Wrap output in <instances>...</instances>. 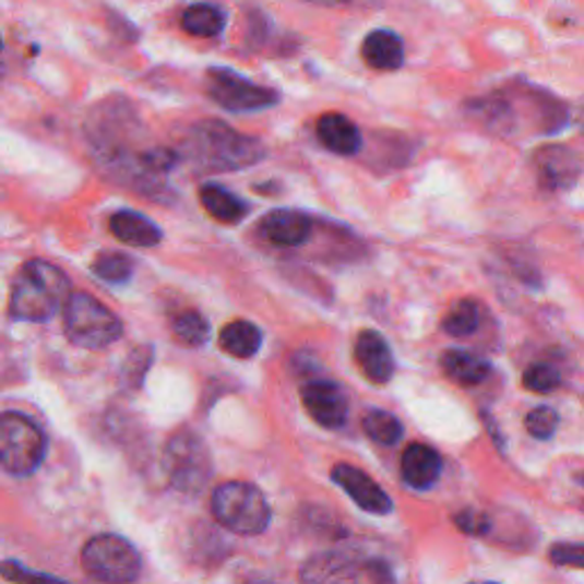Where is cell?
Masks as SVG:
<instances>
[{
  "label": "cell",
  "mask_w": 584,
  "mask_h": 584,
  "mask_svg": "<svg viewBox=\"0 0 584 584\" xmlns=\"http://www.w3.org/2000/svg\"><path fill=\"white\" fill-rule=\"evenodd\" d=\"M454 523L456 527H460L462 532H466V535H473V537H481L487 535V532L491 529V521L485 512H477V510H464L454 516Z\"/></svg>",
  "instance_id": "obj_31"
},
{
  "label": "cell",
  "mask_w": 584,
  "mask_h": 584,
  "mask_svg": "<svg viewBox=\"0 0 584 584\" xmlns=\"http://www.w3.org/2000/svg\"><path fill=\"white\" fill-rule=\"evenodd\" d=\"M3 577L10 582H16V584H69L60 577L46 575V573H35L31 569H25L23 564L10 562V560L3 564Z\"/></svg>",
  "instance_id": "obj_29"
},
{
  "label": "cell",
  "mask_w": 584,
  "mask_h": 584,
  "mask_svg": "<svg viewBox=\"0 0 584 584\" xmlns=\"http://www.w3.org/2000/svg\"><path fill=\"white\" fill-rule=\"evenodd\" d=\"M363 60L379 71H395L404 64V44L391 31H374L363 39Z\"/></svg>",
  "instance_id": "obj_18"
},
{
  "label": "cell",
  "mask_w": 584,
  "mask_h": 584,
  "mask_svg": "<svg viewBox=\"0 0 584 584\" xmlns=\"http://www.w3.org/2000/svg\"><path fill=\"white\" fill-rule=\"evenodd\" d=\"M46 454L44 431L25 416L5 412L0 418V464L10 473L25 477L39 468Z\"/></svg>",
  "instance_id": "obj_7"
},
{
  "label": "cell",
  "mask_w": 584,
  "mask_h": 584,
  "mask_svg": "<svg viewBox=\"0 0 584 584\" xmlns=\"http://www.w3.org/2000/svg\"><path fill=\"white\" fill-rule=\"evenodd\" d=\"M148 363H151V347H142V349H138V351L133 354V357H131V361L126 363V366H129V368H126V372H129L131 382H133V374H135V386L142 382L144 372L148 370Z\"/></svg>",
  "instance_id": "obj_32"
},
{
  "label": "cell",
  "mask_w": 584,
  "mask_h": 584,
  "mask_svg": "<svg viewBox=\"0 0 584 584\" xmlns=\"http://www.w3.org/2000/svg\"><path fill=\"white\" fill-rule=\"evenodd\" d=\"M211 510L224 529L240 537L263 535L272 521L265 496L249 481H224L211 498Z\"/></svg>",
  "instance_id": "obj_3"
},
{
  "label": "cell",
  "mask_w": 584,
  "mask_h": 584,
  "mask_svg": "<svg viewBox=\"0 0 584 584\" xmlns=\"http://www.w3.org/2000/svg\"><path fill=\"white\" fill-rule=\"evenodd\" d=\"M90 577L104 584H133L142 573L138 548L117 535H98L90 539L81 555Z\"/></svg>",
  "instance_id": "obj_6"
},
{
  "label": "cell",
  "mask_w": 584,
  "mask_h": 584,
  "mask_svg": "<svg viewBox=\"0 0 584 584\" xmlns=\"http://www.w3.org/2000/svg\"><path fill=\"white\" fill-rule=\"evenodd\" d=\"M315 133L320 142L338 156H357L363 148L359 126L341 112H324L315 123Z\"/></svg>",
  "instance_id": "obj_16"
},
{
  "label": "cell",
  "mask_w": 584,
  "mask_h": 584,
  "mask_svg": "<svg viewBox=\"0 0 584 584\" xmlns=\"http://www.w3.org/2000/svg\"><path fill=\"white\" fill-rule=\"evenodd\" d=\"M199 201L201 206L206 208V213L222 224H238L249 215L247 203L217 183L201 186Z\"/></svg>",
  "instance_id": "obj_19"
},
{
  "label": "cell",
  "mask_w": 584,
  "mask_h": 584,
  "mask_svg": "<svg viewBox=\"0 0 584 584\" xmlns=\"http://www.w3.org/2000/svg\"><path fill=\"white\" fill-rule=\"evenodd\" d=\"M443 470L441 454L425 443H412L402 454V479L416 491H427L439 481Z\"/></svg>",
  "instance_id": "obj_14"
},
{
  "label": "cell",
  "mask_w": 584,
  "mask_h": 584,
  "mask_svg": "<svg viewBox=\"0 0 584 584\" xmlns=\"http://www.w3.org/2000/svg\"><path fill=\"white\" fill-rule=\"evenodd\" d=\"M479 303L475 299H460L443 318V332L454 338H466L479 326Z\"/></svg>",
  "instance_id": "obj_23"
},
{
  "label": "cell",
  "mask_w": 584,
  "mask_h": 584,
  "mask_svg": "<svg viewBox=\"0 0 584 584\" xmlns=\"http://www.w3.org/2000/svg\"><path fill=\"white\" fill-rule=\"evenodd\" d=\"M332 477L336 485L361 506L363 512H370L377 516L393 512V500L389 498V493L361 468L349 466V464H336L332 470Z\"/></svg>",
  "instance_id": "obj_11"
},
{
  "label": "cell",
  "mask_w": 584,
  "mask_h": 584,
  "mask_svg": "<svg viewBox=\"0 0 584 584\" xmlns=\"http://www.w3.org/2000/svg\"><path fill=\"white\" fill-rule=\"evenodd\" d=\"M247 584H274V582H270V580H251Z\"/></svg>",
  "instance_id": "obj_35"
},
{
  "label": "cell",
  "mask_w": 584,
  "mask_h": 584,
  "mask_svg": "<svg viewBox=\"0 0 584 584\" xmlns=\"http://www.w3.org/2000/svg\"><path fill=\"white\" fill-rule=\"evenodd\" d=\"M263 345V334L249 320L228 322L219 332V347L236 359H251Z\"/></svg>",
  "instance_id": "obj_21"
},
{
  "label": "cell",
  "mask_w": 584,
  "mask_h": 584,
  "mask_svg": "<svg viewBox=\"0 0 584 584\" xmlns=\"http://www.w3.org/2000/svg\"><path fill=\"white\" fill-rule=\"evenodd\" d=\"M557 425H560V416L550 406H539V409L529 412L525 418V429L535 439H550L557 431Z\"/></svg>",
  "instance_id": "obj_28"
},
{
  "label": "cell",
  "mask_w": 584,
  "mask_h": 584,
  "mask_svg": "<svg viewBox=\"0 0 584 584\" xmlns=\"http://www.w3.org/2000/svg\"><path fill=\"white\" fill-rule=\"evenodd\" d=\"M301 402L307 406L311 418L326 427L338 429L345 425L349 414V400L341 384L326 382V379H315L301 389Z\"/></svg>",
  "instance_id": "obj_10"
},
{
  "label": "cell",
  "mask_w": 584,
  "mask_h": 584,
  "mask_svg": "<svg viewBox=\"0 0 584 584\" xmlns=\"http://www.w3.org/2000/svg\"><path fill=\"white\" fill-rule=\"evenodd\" d=\"M580 481H582V485H584V477H580Z\"/></svg>",
  "instance_id": "obj_37"
},
{
  "label": "cell",
  "mask_w": 584,
  "mask_h": 584,
  "mask_svg": "<svg viewBox=\"0 0 584 584\" xmlns=\"http://www.w3.org/2000/svg\"><path fill=\"white\" fill-rule=\"evenodd\" d=\"M261 234L274 247H299L313 234L311 217L299 211H272L261 222Z\"/></svg>",
  "instance_id": "obj_15"
},
{
  "label": "cell",
  "mask_w": 584,
  "mask_h": 584,
  "mask_svg": "<svg viewBox=\"0 0 584 584\" xmlns=\"http://www.w3.org/2000/svg\"><path fill=\"white\" fill-rule=\"evenodd\" d=\"M265 154L259 138L242 135L217 119L192 126L183 144V158L203 171L245 169L261 163Z\"/></svg>",
  "instance_id": "obj_1"
},
{
  "label": "cell",
  "mask_w": 584,
  "mask_h": 584,
  "mask_svg": "<svg viewBox=\"0 0 584 584\" xmlns=\"http://www.w3.org/2000/svg\"><path fill=\"white\" fill-rule=\"evenodd\" d=\"M354 357H357L361 372L372 384H389L395 374L393 351L386 338L379 332H372V329L359 334L357 345H354Z\"/></svg>",
  "instance_id": "obj_13"
},
{
  "label": "cell",
  "mask_w": 584,
  "mask_h": 584,
  "mask_svg": "<svg viewBox=\"0 0 584 584\" xmlns=\"http://www.w3.org/2000/svg\"><path fill=\"white\" fill-rule=\"evenodd\" d=\"M575 123L584 131V98L580 100L577 108H575Z\"/></svg>",
  "instance_id": "obj_34"
},
{
  "label": "cell",
  "mask_w": 584,
  "mask_h": 584,
  "mask_svg": "<svg viewBox=\"0 0 584 584\" xmlns=\"http://www.w3.org/2000/svg\"><path fill=\"white\" fill-rule=\"evenodd\" d=\"M206 90L215 104L228 112H257L272 108L278 100L274 90L251 83L245 75L222 67L208 69Z\"/></svg>",
  "instance_id": "obj_8"
},
{
  "label": "cell",
  "mask_w": 584,
  "mask_h": 584,
  "mask_svg": "<svg viewBox=\"0 0 584 584\" xmlns=\"http://www.w3.org/2000/svg\"><path fill=\"white\" fill-rule=\"evenodd\" d=\"M92 272L106 284H126L135 272V263L126 253L106 251L92 263Z\"/></svg>",
  "instance_id": "obj_25"
},
{
  "label": "cell",
  "mask_w": 584,
  "mask_h": 584,
  "mask_svg": "<svg viewBox=\"0 0 584 584\" xmlns=\"http://www.w3.org/2000/svg\"><path fill=\"white\" fill-rule=\"evenodd\" d=\"M550 562L557 567L584 569V544H555L550 548Z\"/></svg>",
  "instance_id": "obj_30"
},
{
  "label": "cell",
  "mask_w": 584,
  "mask_h": 584,
  "mask_svg": "<svg viewBox=\"0 0 584 584\" xmlns=\"http://www.w3.org/2000/svg\"><path fill=\"white\" fill-rule=\"evenodd\" d=\"M479 584H498V582H479Z\"/></svg>",
  "instance_id": "obj_36"
},
{
  "label": "cell",
  "mask_w": 584,
  "mask_h": 584,
  "mask_svg": "<svg viewBox=\"0 0 584 584\" xmlns=\"http://www.w3.org/2000/svg\"><path fill=\"white\" fill-rule=\"evenodd\" d=\"M299 580L301 584H361V571L345 552L324 550L303 562Z\"/></svg>",
  "instance_id": "obj_12"
},
{
  "label": "cell",
  "mask_w": 584,
  "mask_h": 584,
  "mask_svg": "<svg viewBox=\"0 0 584 584\" xmlns=\"http://www.w3.org/2000/svg\"><path fill=\"white\" fill-rule=\"evenodd\" d=\"M108 226L110 234L119 242L138 249H148L163 242V231L158 228V224L135 211H117L115 215H110Z\"/></svg>",
  "instance_id": "obj_17"
},
{
  "label": "cell",
  "mask_w": 584,
  "mask_h": 584,
  "mask_svg": "<svg viewBox=\"0 0 584 584\" xmlns=\"http://www.w3.org/2000/svg\"><path fill=\"white\" fill-rule=\"evenodd\" d=\"M71 297L67 274L48 261L25 263L12 284L10 315L23 322H46L53 318Z\"/></svg>",
  "instance_id": "obj_2"
},
{
  "label": "cell",
  "mask_w": 584,
  "mask_h": 584,
  "mask_svg": "<svg viewBox=\"0 0 584 584\" xmlns=\"http://www.w3.org/2000/svg\"><path fill=\"white\" fill-rule=\"evenodd\" d=\"M62 324L69 343L83 349L110 347L123 334V324L117 313L90 293H71L62 309Z\"/></svg>",
  "instance_id": "obj_4"
},
{
  "label": "cell",
  "mask_w": 584,
  "mask_h": 584,
  "mask_svg": "<svg viewBox=\"0 0 584 584\" xmlns=\"http://www.w3.org/2000/svg\"><path fill=\"white\" fill-rule=\"evenodd\" d=\"M560 382H562L560 370L548 363L529 366L523 374V386L532 393H541V395L552 393L557 386H560Z\"/></svg>",
  "instance_id": "obj_27"
},
{
  "label": "cell",
  "mask_w": 584,
  "mask_h": 584,
  "mask_svg": "<svg viewBox=\"0 0 584 584\" xmlns=\"http://www.w3.org/2000/svg\"><path fill=\"white\" fill-rule=\"evenodd\" d=\"M532 163H535L539 186L546 192H564L573 188L584 167L580 154L564 144H546L537 148Z\"/></svg>",
  "instance_id": "obj_9"
},
{
  "label": "cell",
  "mask_w": 584,
  "mask_h": 584,
  "mask_svg": "<svg viewBox=\"0 0 584 584\" xmlns=\"http://www.w3.org/2000/svg\"><path fill=\"white\" fill-rule=\"evenodd\" d=\"M181 25H183V31L192 37L211 39L224 31L226 14L222 8L213 3H194L183 12Z\"/></svg>",
  "instance_id": "obj_22"
},
{
  "label": "cell",
  "mask_w": 584,
  "mask_h": 584,
  "mask_svg": "<svg viewBox=\"0 0 584 584\" xmlns=\"http://www.w3.org/2000/svg\"><path fill=\"white\" fill-rule=\"evenodd\" d=\"M313 3L320 5H368L372 0H313Z\"/></svg>",
  "instance_id": "obj_33"
},
{
  "label": "cell",
  "mask_w": 584,
  "mask_h": 584,
  "mask_svg": "<svg viewBox=\"0 0 584 584\" xmlns=\"http://www.w3.org/2000/svg\"><path fill=\"white\" fill-rule=\"evenodd\" d=\"M363 429L374 443L382 445H395L404 434L402 422L393 414L382 409H372L363 416Z\"/></svg>",
  "instance_id": "obj_26"
},
{
  "label": "cell",
  "mask_w": 584,
  "mask_h": 584,
  "mask_svg": "<svg viewBox=\"0 0 584 584\" xmlns=\"http://www.w3.org/2000/svg\"><path fill=\"white\" fill-rule=\"evenodd\" d=\"M441 366L452 382L462 386L481 384L491 372L489 361L466 349H448L441 357Z\"/></svg>",
  "instance_id": "obj_20"
},
{
  "label": "cell",
  "mask_w": 584,
  "mask_h": 584,
  "mask_svg": "<svg viewBox=\"0 0 584 584\" xmlns=\"http://www.w3.org/2000/svg\"><path fill=\"white\" fill-rule=\"evenodd\" d=\"M163 466L169 485L186 496L201 493L213 475V460L206 443L188 429L169 439Z\"/></svg>",
  "instance_id": "obj_5"
},
{
  "label": "cell",
  "mask_w": 584,
  "mask_h": 584,
  "mask_svg": "<svg viewBox=\"0 0 584 584\" xmlns=\"http://www.w3.org/2000/svg\"><path fill=\"white\" fill-rule=\"evenodd\" d=\"M174 338L183 343L186 347H201L206 345L211 336V324L199 311H183L171 322Z\"/></svg>",
  "instance_id": "obj_24"
}]
</instances>
